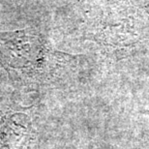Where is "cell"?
<instances>
[{"label":"cell","mask_w":149,"mask_h":149,"mask_svg":"<svg viewBox=\"0 0 149 149\" xmlns=\"http://www.w3.org/2000/svg\"><path fill=\"white\" fill-rule=\"evenodd\" d=\"M47 49L32 28L0 32V63L10 76L32 79L43 69Z\"/></svg>","instance_id":"cell-1"}]
</instances>
